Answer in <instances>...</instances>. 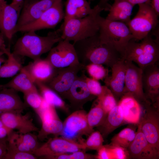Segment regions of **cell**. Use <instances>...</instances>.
Instances as JSON below:
<instances>
[{"instance_id":"1","label":"cell","mask_w":159,"mask_h":159,"mask_svg":"<svg viewBox=\"0 0 159 159\" xmlns=\"http://www.w3.org/2000/svg\"><path fill=\"white\" fill-rule=\"evenodd\" d=\"M98 33L73 42L79 61L85 66L94 63L104 65L111 68L123 58L122 56L112 44L102 40Z\"/></svg>"},{"instance_id":"2","label":"cell","mask_w":159,"mask_h":159,"mask_svg":"<svg viewBox=\"0 0 159 159\" xmlns=\"http://www.w3.org/2000/svg\"><path fill=\"white\" fill-rule=\"evenodd\" d=\"M26 32L16 42L12 53L16 56H26L34 60L49 52L55 44L62 40L60 28L45 36H39L34 31Z\"/></svg>"},{"instance_id":"3","label":"cell","mask_w":159,"mask_h":159,"mask_svg":"<svg viewBox=\"0 0 159 159\" xmlns=\"http://www.w3.org/2000/svg\"><path fill=\"white\" fill-rule=\"evenodd\" d=\"M93 9L92 12L87 16L69 19L62 24L60 28L62 40L74 42L94 36L99 33L102 17L100 14L104 9L97 4Z\"/></svg>"},{"instance_id":"4","label":"cell","mask_w":159,"mask_h":159,"mask_svg":"<svg viewBox=\"0 0 159 159\" xmlns=\"http://www.w3.org/2000/svg\"><path fill=\"white\" fill-rule=\"evenodd\" d=\"M99 35L102 41L112 44L122 57L125 48L133 37L128 26L119 21L109 20L101 17Z\"/></svg>"},{"instance_id":"5","label":"cell","mask_w":159,"mask_h":159,"mask_svg":"<svg viewBox=\"0 0 159 159\" xmlns=\"http://www.w3.org/2000/svg\"><path fill=\"white\" fill-rule=\"evenodd\" d=\"M135 16L127 24L134 39L140 41L155 30L158 25V16L148 4L138 5Z\"/></svg>"},{"instance_id":"6","label":"cell","mask_w":159,"mask_h":159,"mask_svg":"<svg viewBox=\"0 0 159 159\" xmlns=\"http://www.w3.org/2000/svg\"><path fill=\"white\" fill-rule=\"evenodd\" d=\"M64 16L62 0H59L37 19L18 28L16 32H35L46 29H53L64 19Z\"/></svg>"},{"instance_id":"7","label":"cell","mask_w":159,"mask_h":159,"mask_svg":"<svg viewBox=\"0 0 159 159\" xmlns=\"http://www.w3.org/2000/svg\"><path fill=\"white\" fill-rule=\"evenodd\" d=\"M85 66L80 64L67 67L56 68L54 74L46 84L62 98L71 87L79 72L84 69Z\"/></svg>"},{"instance_id":"8","label":"cell","mask_w":159,"mask_h":159,"mask_svg":"<svg viewBox=\"0 0 159 159\" xmlns=\"http://www.w3.org/2000/svg\"><path fill=\"white\" fill-rule=\"evenodd\" d=\"M83 144L77 141L61 137H55L49 139L39 147L34 153L37 157H47L67 153L85 150Z\"/></svg>"},{"instance_id":"9","label":"cell","mask_w":159,"mask_h":159,"mask_svg":"<svg viewBox=\"0 0 159 159\" xmlns=\"http://www.w3.org/2000/svg\"><path fill=\"white\" fill-rule=\"evenodd\" d=\"M145 109L140 122L142 131L150 145L159 153V109L144 103Z\"/></svg>"},{"instance_id":"10","label":"cell","mask_w":159,"mask_h":159,"mask_svg":"<svg viewBox=\"0 0 159 159\" xmlns=\"http://www.w3.org/2000/svg\"><path fill=\"white\" fill-rule=\"evenodd\" d=\"M53 47L46 58L56 68H64L80 64L73 44L62 40Z\"/></svg>"},{"instance_id":"11","label":"cell","mask_w":159,"mask_h":159,"mask_svg":"<svg viewBox=\"0 0 159 159\" xmlns=\"http://www.w3.org/2000/svg\"><path fill=\"white\" fill-rule=\"evenodd\" d=\"M85 112L78 110L71 114L63 123V127L59 135L61 137L76 141L82 135L90 134Z\"/></svg>"},{"instance_id":"12","label":"cell","mask_w":159,"mask_h":159,"mask_svg":"<svg viewBox=\"0 0 159 159\" xmlns=\"http://www.w3.org/2000/svg\"><path fill=\"white\" fill-rule=\"evenodd\" d=\"M125 62L126 73L124 94L130 93L139 102L151 103L146 98L143 91L142 69L132 62L125 60Z\"/></svg>"},{"instance_id":"13","label":"cell","mask_w":159,"mask_h":159,"mask_svg":"<svg viewBox=\"0 0 159 159\" xmlns=\"http://www.w3.org/2000/svg\"><path fill=\"white\" fill-rule=\"evenodd\" d=\"M142 70V86L146 98L154 107L159 109V68L156 63Z\"/></svg>"},{"instance_id":"14","label":"cell","mask_w":159,"mask_h":159,"mask_svg":"<svg viewBox=\"0 0 159 159\" xmlns=\"http://www.w3.org/2000/svg\"><path fill=\"white\" fill-rule=\"evenodd\" d=\"M58 0H24L22 10L18 21L16 30L18 28L37 19Z\"/></svg>"},{"instance_id":"15","label":"cell","mask_w":159,"mask_h":159,"mask_svg":"<svg viewBox=\"0 0 159 159\" xmlns=\"http://www.w3.org/2000/svg\"><path fill=\"white\" fill-rule=\"evenodd\" d=\"M21 112H9L0 115V119L4 125L12 130H18V132L25 134L39 130L34 124L29 114L22 115Z\"/></svg>"},{"instance_id":"16","label":"cell","mask_w":159,"mask_h":159,"mask_svg":"<svg viewBox=\"0 0 159 159\" xmlns=\"http://www.w3.org/2000/svg\"><path fill=\"white\" fill-rule=\"evenodd\" d=\"M135 138L127 149L129 158L137 159H158L159 153L148 142L143 133L140 122L138 124Z\"/></svg>"},{"instance_id":"17","label":"cell","mask_w":159,"mask_h":159,"mask_svg":"<svg viewBox=\"0 0 159 159\" xmlns=\"http://www.w3.org/2000/svg\"><path fill=\"white\" fill-rule=\"evenodd\" d=\"M85 74L78 76L67 92L65 99L69 102L72 107L79 109L87 102L91 101L96 96L92 95L88 89L85 79Z\"/></svg>"},{"instance_id":"18","label":"cell","mask_w":159,"mask_h":159,"mask_svg":"<svg viewBox=\"0 0 159 159\" xmlns=\"http://www.w3.org/2000/svg\"><path fill=\"white\" fill-rule=\"evenodd\" d=\"M20 11L6 1L0 2V30L9 41L16 33Z\"/></svg>"},{"instance_id":"19","label":"cell","mask_w":159,"mask_h":159,"mask_svg":"<svg viewBox=\"0 0 159 159\" xmlns=\"http://www.w3.org/2000/svg\"><path fill=\"white\" fill-rule=\"evenodd\" d=\"M112 74L105 79V85L112 91L116 100L120 98L124 94L126 66L123 58L111 68Z\"/></svg>"},{"instance_id":"20","label":"cell","mask_w":159,"mask_h":159,"mask_svg":"<svg viewBox=\"0 0 159 159\" xmlns=\"http://www.w3.org/2000/svg\"><path fill=\"white\" fill-rule=\"evenodd\" d=\"M24 67L35 84H47L53 77L56 69L47 59L40 58L34 60Z\"/></svg>"},{"instance_id":"21","label":"cell","mask_w":159,"mask_h":159,"mask_svg":"<svg viewBox=\"0 0 159 159\" xmlns=\"http://www.w3.org/2000/svg\"><path fill=\"white\" fill-rule=\"evenodd\" d=\"M125 60L134 62L142 69L150 65L156 64L159 59L146 54L139 42L134 39L128 43L123 57Z\"/></svg>"},{"instance_id":"22","label":"cell","mask_w":159,"mask_h":159,"mask_svg":"<svg viewBox=\"0 0 159 159\" xmlns=\"http://www.w3.org/2000/svg\"><path fill=\"white\" fill-rule=\"evenodd\" d=\"M117 104L121 110L126 122L138 125L142 112L139 102L131 94L125 93L121 97Z\"/></svg>"},{"instance_id":"23","label":"cell","mask_w":159,"mask_h":159,"mask_svg":"<svg viewBox=\"0 0 159 159\" xmlns=\"http://www.w3.org/2000/svg\"><path fill=\"white\" fill-rule=\"evenodd\" d=\"M0 91V115L9 112H22L26 107L15 90L1 88Z\"/></svg>"},{"instance_id":"24","label":"cell","mask_w":159,"mask_h":159,"mask_svg":"<svg viewBox=\"0 0 159 159\" xmlns=\"http://www.w3.org/2000/svg\"><path fill=\"white\" fill-rule=\"evenodd\" d=\"M93 9L87 0H67L63 24L71 19L84 17L91 13Z\"/></svg>"},{"instance_id":"25","label":"cell","mask_w":159,"mask_h":159,"mask_svg":"<svg viewBox=\"0 0 159 159\" xmlns=\"http://www.w3.org/2000/svg\"><path fill=\"white\" fill-rule=\"evenodd\" d=\"M105 18L107 20L124 22L127 25L131 20L130 16L134 6L126 0H114Z\"/></svg>"},{"instance_id":"26","label":"cell","mask_w":159,"mask_h":159,"mask_svg":"<svg viewBox=\"0 0 159 159\" xmlns=\"http://www.w3.org/2000/svg\"><path fill=\"white\" fill-rule=\"evenodd\" d=\"M4 88L11 89L24 94L37 90L35 83L24 67H22L19 73L11 80L3 85L2 88Z\"/></svg>"},{"instance_id":"27","label":"cell","mask_w":159,"mask_h":159,"mask_svg":"<svg viewBox=\"0 0 159 159\" xmlns=\"http://www.w3.org/2000/svg\"><path fill=\"white\" fill-rule=\"evenodd\" d=\"M124 122L121 110L117 104L108 113L103 123L98 127L103 137H105Z\"/></svg>"},{"instance_id":"28","label":"cell","mask_w":159,"mask_h":159,"mask_svg":"<svg viewBox=\"0 0 159 159\" xmlns=\"http://www.w3.org/2000/svg\"><path fill=\"white\" fill-rule=\"evenodd\" d=\"M3 54L7 55V59L0 68V78L12 77L21 69V64L9 48H6Z\"/></svg>"},{"instance_id":"29","label":"cell","mask_w":159,"mask_h":159,"mask_svg":"<svg viewBox=\"0 0 159 159\" xmlns=\"http://www.w3.org/2000/svg\"><path fill=\"white\" fill-rule=\"evenodd\" d=\"M35 84L39 89L41 95L47 103L65 111L68 110V108L62 98L46 84L42 83Z\"/></svg>"},{"instance_id":"30","label":"cell","mask_w":159,"mask_h":159,"mask_svg":"<svg viewBox=\"0 0 159 159\" xmlns=\"http://www.w3.org/2000/svg\"><path fill=\"white\" fill-rule=\"evenodd\" d=\"M107 114L97 99L93 106L86 114L87 123L92 132L93 131L94 127H98L103 123Z\"/></svg>"},{"instance_id":"31","label":"cell","mask_w":159,"mask_h":159,"mask_svg":"<svg viewBox=\"0 0 159 159\" xmlns=\"http://www.w3.org/2000/svg\"><path fill=\"white\" fill-rule=\"evenodd\" d=\"M135 127L129 126L123 129L112 138L110 144L127 148L135 136Z\"/></svg>"},{"instance_id":"32","label":"cell","mask_w":159,"mask_h":159,"mask_svg":"<svg viewBox=\"0 0 159 159\" xmlns=\"http://www.w3.org/2000/svg\"><path fill=\"white\" fill-rule=\"evenodd\" d=\"M41 129L38 131V139L43 140L50 134L55 136L59 135L63 127V123L59 118L48 122H42Z\"/></svg>"},{"instance_id":"33","label":"cell","mask_w":159,"mask_h":159,"mask_svg":"<svg viewBox=\"0 0 159 159\" xmlns=\"http://www.w3.org/2000/svg\"><path fill=\"white\" fill-rule=\"evenodd\" d=\"M97 97V99L107 114L117 104L113 93L105 85L102 86V92Z\"/></svg>"},{"instance_id":"34","label":"cell","mask_w":159,"mask_h":159,"mask_svg":"<svg viewBox=\"0 0 159 159\" xmlns=\"http://www.w3.org/2000/svg\"><path fill=\"white\" fill-rule=\"evenodd\" d=\"M84 69L90 78L97 80H102L108 76V70L102 64H90L85 66Z\"/></svg>"},{"instance_id":"35","label":"cell","mask_w":159,"mask_h":159,"mask_svg":"<svg viewBox=\"0 0 159 159\" xmlns=\"http://www.w3.org/2000/svg\"><path fill=\"white\" fill-rule=\"evenodd\" d=\"M26 103L32 107L36 113L41 108L44 99L38 90L30 92L24 94Z\"/></svg>"},{"instance_id":"36","label":"cell","mask_w":159,"mask_h":159,"mask_svg":"<svg viewBox=\"0 0 159 159\" xmlns=\"http://www.w3.org/2000/svg\"><path fill=\"white\" fill-rule=\"evenodd\" d=\"M103 137L99 131L92 132L85 142L82 143L85 149L98 150L103 145Z\"/></svg>"},{"instance_id":"37","label":"cell","mask_w":159,"mask_h":159,"mask_svg":"<svg viewBox=\"0 0 159 159\" xmlns=\"http://www.w3.org/2000/svg\"><path fill=\"white\" fill-rule=\"evenodd\" d=\"M96 158L95 155L85 153L81 150L72 153L70 154L64 153L48 157L51 159H90Z\"/></svg>"},{"instance_id":"38","label":"cell","mask_w":159,"mask_h":159,"mask_svg":"<svg viewBox=\"0 0 159 159\" xmlns=\"http://www.w3.org/2000/svg\"><path fill=\"white\" fill-rule=\"evenodd\" d=\"M18 135L20 140L31 150L34 154L39 146L37 136L30 132L25 134L18 132Z\"/></svg>"},{"instance_id":"39","label":"cell","mask_w":159,"mask_h":159,"mask_svg":"<svg viewBox=\"0 0 159 159\" xmlns=\"http://www.w3.org/2000/svg\"><path fill=\"white\" fill-rule=\"evenodd\" d=\"M34 154L15 150L7 146V152L4 159H36Z\"/></svg>"},{"instance_id":"40","label":"cell","mask_w":159,"mask_h":159,"mask_svg":"<svg viewBox=\"0 0 159 159\" xmlns=\"http://www.w3.org/2000/svg\"><path fill=\"white\" fill-rule=\"evenodd\" d=\"M106 145L109 149L112 159H126L130 158L127 148L110 144Z\"/></svg>"},{"instance_id":"41","label":"cell","mask_w":159,"mask_h":159,"mask_svg":"<svg viewBox=\"0 0 159 159\" xmlns=\"http://www.w3.org/2000/svg\"><path fill=\"white\" fill-rule=\"evenodd\" d=\"M85 81L88 89L90 93L97 97L101 94L102 90V86L98 80L85 76Z\"/></svg>"},{"instance_id":"42","label":"cell","mask_w":159,"mask_h":159,"mask_svg":"<svg viewBox=\"0 0 159 159\" xmlns=\"http://www.w3.org/2000/svg\"><path fill=\"white\" fill-rule=\"evenodd\" d=\"M96 158L98 159H112L110 151L106 145H103L97 150Z\"/></svg>"},{"instance_id":"43","label":"cell","mask_w":159,"mask_h":159,"mask_svg":"<svg viewBox=\"0 0 159 159\" xmlns=\"http://www.w3.org/2000/svg\"><path fill=\"white\" fill-rule=\"evenodd\" d=\"M6 138L0 139V159H4L7 152Z\"/></svg>"},{"instance_id":"44","label":"cell","mask_w":159,"mask_h":159,"mask_svg":"<svg viewBox=\"0 0 159 159\" xmlns=\"http://www.w3.org/2000/svg\"><path fill=\"white\" fill-rule=\"evenodd\" d=\"M13 131L4 126L0 127V139L7 138Z\"/></svg>"},{"instance_id":"45","label":"cell","mask_w":159,"mask_h":159,"mask_svg":"<svg viewBox=\"0 0 159 159\" xmlns=\"http://www.w3.org/2000/svg\"><path fill=\"white\" fill-rule=\"evenodd\" d=\"M148 4L152 7L159 16V0H149Z\"/></svg>"},{"instance_id":"46","label":"cell","mask_w":159,"mask_h":159,"mask_svg":"<svg viewBox=\"0 0 159 159\" xmlns=\"http://www.w3.org/2000/svg\"><path fill=\"white\" fill-rule=\"evenodd\" d=\"M24 0H12L10 4L16 9L20 10L22 8Z\"/></svg>"},{"instance_id":"47","label":"cell","mask_w":159,"mask_h":159,"mask_svg":"<svg viewBox=\"0 0 159 159\" xmlns=\"http://www.w3.org/2000/svg\"><path fill=\"white\" fill-rule=\"evenodd\" d=\"M110 0H99L97 5L103 9L104 10L108 11L111 5L108 3Z\"/></svg>"},{"instance_id":"48","label":"cell","mask_w":159,"mask_h":159,"mask_svg":"<svg viewBox=\"0 0 159 159\" xmlns=\"http://www.w3.org/2000/svg\"><path fill=\"white\" fill-rule=\"evenodd\" d=\"M4 37V34L1 32L0 33V50L3 53L4 51L6 48L5 44Z\"/></svg>"},{"instance_id":"49","label":"cell","mask_w":159,"mask_h":159,"mask_svg":"<svg viewBox=\"0 0 159 159\" xmlns=\"http://www.w3.org/2000/svg\"><path fill=\"white\" fill-rule=\"evenodd\" d=\"M129 2L133 6L136 4H139L143 3L148 4L149 0H126Z\"/></svg>"},{"instance_id":"50","label":"cell","mask_w":159,"mask_h":159,"mask_svg":"<svg viewBox=\"0 0 159 159\" xmlns=\"http://www.w3.org/2000/svg\"><path fill=\"white\" fill-rule=\"evenodd\" d=\"M3 54L1 52H0V68L2 64L4 63L6 60L1 56Z\"/></svg>"},{"instance_id":"51","label":"cell","mask_w":159,"mask_h":159,"mask_svg":"<svg viewBox=\"0 0 159 159\" xmlns=\"http://www.w3.org/2000/svg\"><path fill=\"white\" fill-rule=\"evenodd\" d=\"M2 122L1 121L0 119V127H2V126H4Z\"/></svg>"},{"instance_id":"52","label":"cell","mask_w":159,"mask_h":159,"mask_svg":"<svg viewBox=\"0 0 159 159\" xmlns=\"http://www.w3.org/2000/svg\"><path fill=\"white\" fill-rule=\"evenodd\" d=\"M5 1V0H0V2H3Z\"/></svg>"},{"instance_id":"53","label":"cell","mask_w":159,"mask_h":159,"mask_svg":"<svg viewBox=\"0 0 159 159\" xmlns=\"http://www.w3.org/2000/svg\"><path fill=\"white\" fill-rule=\"evenodd\" d=\"M3 87V85H0V88H1Z\"/></svg>"},{"instance_id":"54","label":"cell","mask_w":159,"mask_h":159,"mask_svg":"<svg viewBox=\"0 0 159 159\" xmlns=\"http://www.w3.org/2000/svg\"><path fill=\"white\" fill-rule=\"evenodd\" d=\"M90 3L91 1H93V0H87Z\"/></svg>"}]
</instances>
